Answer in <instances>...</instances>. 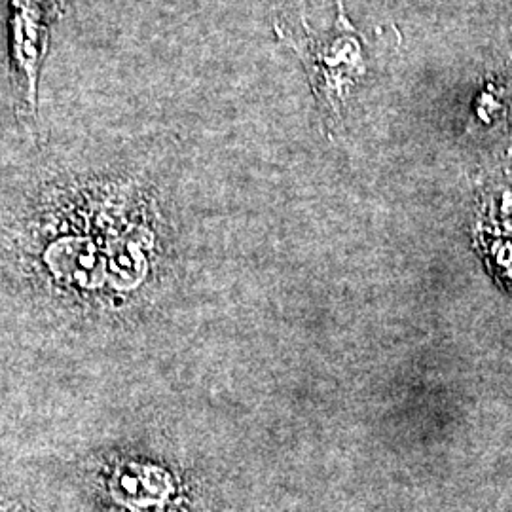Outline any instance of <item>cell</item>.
<instances>
[{"mask_svg":"<svg viewBox=\"0 0 512 512\" xmlns=\"http://www.w3.org/2000/svg\"><path fill=\"white\" fill-rule=\"evenodd\" d=\"M12 78L23 112L37 116L38 73L50 27L65 12L63 0H12Z\"/></svg>","mask_w":512,"mask_h":512,"instance_id":"cell-2","label":"cell"},{"mask_svg":"<svg viewBox=\"0 0 512 512\" xmlns=\"http://www.w3.org/2000/svg\"><path fill=\"white\" fill-rule=\"evenodd\" d=\"M340 14L327 35H315L308 23L302 19L304 37L287 35L275 25L279 38L300 55L308 76L311 90L330 118H340L349 92L365 76V50L357 29L344 14L342 2L338 0Z\"/></svg>","mask_w":512,"mask_h":512,"instance_id":"cell-1","label":"cell"}]
</instances>
